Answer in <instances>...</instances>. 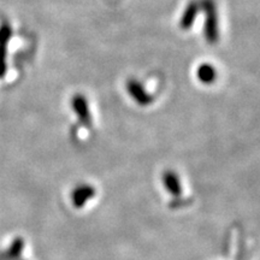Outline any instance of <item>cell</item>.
<instances>
[{
  "label": "cell",
  "instance_id": "obj_1",
  "mask_svg": "<svg viewBox=\"0 0 260 260\" xmlns=\"http://www.w3.org/2000/svg\"><path fill=\"white\" fill-rule=\"evenodd\" d=\"M204 9L206 14L205 23V37L210 44H214L218 40V21H217L216 6L212 0H204Z\"/></svg>",
  "mask_w": 260,
  "mask_h": 260
},
{
  "label": "cell",
  "instance_id": "obj_2",
  "mask_svg": "<svg viewBox=\"0 0 260 260\" xmlns=\"http://www.w3.org/2000/svg\"><path fill=\"white\" fill-rule=\"evenodd\" d=\"M11 34L12 30L9 23L4 22L0 24V79H3L6 73V53Z\"/></svg>",
  "mask_w": 260,
  "mask_h": 260
},
{
  "label": "cell",
  "instance_id": "obj_3",
  "mask_svg": "<svg viewBox=\"0 0 260 260\" xmlns=\"http://www.w3.org/2000/svg\"><path fill=\"white\" fill-rule=\"evenodd\" d=\"M95 188L93 186H90V184H80L71 193V201H73V205L75 207L81 209L90 199H93L95 197Z\"/></svg>",
  "mask_w": 260,
  "mask_h": 260
},
{
  "label": "cell",
  "instance_id": "obj_4",
  "mask_svg": "<svg viewBox=\"0 0 260 260\" xmlns=\"http://www.w3.org/2000/svg\"><path fill=\"white\" fill-rule=\"evenodd\" d=\"M162 184L167 188V190L170 193L172 197H181L182 187L180 178L176 175V172L168 170L162 174Z\"/></svg>",
  "mask_w": 260,
  "mask_h": 260
},
{
  "label": "cell",
  "instance_id": "obj_5",
  "mask_svg": "<svg viewBox=\"0 0 260 260\" xmlns=\"http://www.w3.org/2000/svg\"><path fill=\"white\" fill-rule=\"evenodd\" d=\"M73 109L74 111L77 113L80 121L86 124L87 126L90 125V113L88 109V104H87L86 99L82 95H76L73 100Z\"/></svg>",
  "mask_w": 260,
  "mask_h": 260
},
{
  "label": "cell",
  "instance_id": "obj_6",
  "mask_svg": "<svg viewBox=\"0 0 260 260\" xmlns=\"http://www.w3.org/2000/svg\"><path fill=\"white\" fill-rule=\"evenodd\" d=\"M128 92L130 95H132L133 99H134L136 103L141 104V105H146V104L152 102V98L146 93V90L142 88V86L138 82V81L135 80L129 81Z\"/></svg>",
  "mask_w": 260,
  "mask_h": 260
},
{
  "label": "cell",
  "instance_id": "obj_7",
  "mask_svg": "<svg viewBox=\"0 0 260 260\" xmlns=\"http://www.w3.org/2000/svg\"><path fill=\"white\" fill-rule=\"evenodd\" d=\"M24 249V240L22 237H16L6 252L4 253L5 260H16L22 255Z\"/></svg>",
  "mask_w": 260,
  "mask_h": 260
},
{
  "label": "cell",
  "instance_id": "obj_8",
  "mask_svg": "<svg viewBox=\"0 0 260 260\" xmlns=\"http://www.w3.org/2000/svg\"><path fill=\"white\" fill-rule=\"evenodd\" d=\"M198 77L203 83H212L216 81L217 73L216 69L210 64L200 65L198 69Z\"/></svg>",
  "mask_w": 260,
  "mask_h": 260
},
{
  "label": "cell",
  "instance_id": "obj_9",
  "mask_svg": "<svg viewBox=\"0 0 260 260\" xmlns=\"http://www.w3.org/2000/svg\"><path fill=\"white\" fill-rule=\"evenodd\" d=\"M198 10H199V8H198L197 3H190V4L188 5V8L186 9V11H184V14L182 16L181 19V25L184 29H188L191 24H193L194 19L198 15Z\"/></svg>",
  "mask_w": 260,
  "mask_h": 260
}]
</instances>
